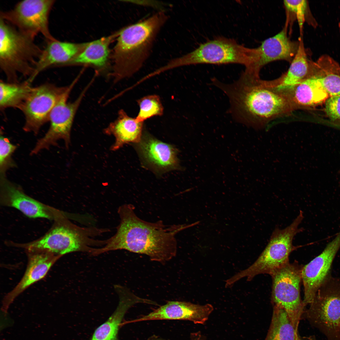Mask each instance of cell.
<instances>
[{"instance_id":"cell-21","label":"cell","mask_w":340,"mask_h":340,"mask_svg":"<svg viewBox=\"0 0 340 340\" xmlns=\"http://www.w3.org/2000/svg\"><path fill=\"white\" fill-rule=\"evenodd\" d=\"M295 110L319 104L328 99V94L323 87L318 76L311 71L306 79L291 89L285 91Z\"/></svg>"},{"instance_id":"cell-1","label":"cell","mask_w":340,"mask_h":340,"mask_svg":"<svg viewBox=\"0 0 340 340\" xmlns=\"http://www.w3.org/2000/svg\"><path fill=\"white\" fill-rule=\"evenodd\" d=\"M131 204L118 208L120 223L116 234L106 240L103 247L96 248L94 256L118 250L146 255L151 260L163 263L175 257L177 251L175 235L181 231L197 224L173 225L167 226L162 222L145 221L135 214Z\"/></svg>"},{"instance_id":"cell-2","label":"cell","mask_w":340,"mask_h":340,"mask_svg":"<svg viewBox=\"0 0 340 340\" xmlns=\"http://www.w3.org/2000/svg\"><path fill=\"white\" fill-rule=\"evenodd\" d=\"M212 81L228 97L234 118L255 128H264L295 110L286 92L277 89L272 80H262L243 72L231 84L223 83L215 78Z\"/></svg>"},{"instance_id":"cell-32","label":"cell","mask_w":340,"mask_h":340,"mask_svg":"<svg viewBox=\"0 0 340 340\" xmlns=\"http://www.w3.org/2000/svg\"><path fill=\"white\" fill-rule=\"evenodd\" d=\"M300 340H317L314 335L301 337Z\"/></svg>"},{"instance_id":"cell-29","label":"cell","mask_w":340,"mask_h":340,"mask_svg":"<svg viewBox=\"0 0 340 340\" xmlns=\"http://www.w3.org/2000/svg\"><path fill=\"white\" fill-rule=\"evenodd\" d=\"M17 146L11 143L8 139L3 135L0 138V177H5L6 172L9 169L15 167L16 164L12 158L13 154Z\"/></svg>"},{"instance_id":"cell-7","label":"cell","mask_w":340,"mask_h":340,"mask_svg":"<svg viewBox=\"0 0 340 340\" xmlns=\"http://www.w3.org/2000/svg\"><path fill=\"white\" fill-rule=\"evenodd\" d=\"M303 316L327 340H340V278L332 276L317 292Z\"/></svg>"},{"instance_id":"cell-30","label":"cell","mask_w":340,"mask_h":340,"mask_svg":"<svg viewBox=\"0 0 340 340\" xmlns=\"http://www.w3.org/2000/svg\"><path fill=\"white\" fill-rule=\"evenodd\" d=\"M325 111L332 121L340 123V95L331 96L326 100Z\"/></svg>"},{"instance_id":"cell-8","label":"cell","mask_w":340,"mask_h":340,"mask_svg":"<svg viewBox=\"0 0 340 340\" xmlns=\"http://www.w3.org/2000/svg\"><path fill=\"white\" fill-rule=\"evenodd\" d=\"M249 48L234 40L219 37L201 44L189 53L172 59L167 63L166 67L170 70L201 64H238L246 67L248 62Z\"/></svg>"},{"instance_id":"cell-13","label":"cell","mask_w":340,"mask_h":340,"mask_svg":"<svg viewBox=\"0 0 340 340\" xmlns=\"http://www.w3.org/2000/svg\"><path fill=\"white\" fill-rule=\"evenodd\" d=\"M288 26L286 24L280 31L263 41L259 47L250 48L249 64L244 72L259 76L261 69L269 63L280 60L291 63L297 52L299 42L292 41L288 37Z\"/></svg>"},{"instance_id":"cell-14","label":"cell","mask_w":340,"mask_h":340,"mask_svg":"<svg viewBox=\"0 0 340 340\" xmlns=\"http://www.w3.org/2000/svg\"><path fill=\"white\" fill-rule=\"evenodd\" d=\"M340 248V230L321 253L302 267L301 275L304 290L303 301L306 306L311 302L319 288L332 276V264Z\"/></svg>"},{"instance_id":"cell-33","label":"cell","mask_w":340,"mask_h":340,"mask_svg":"<svg viewBox=\"0 0 340 340\" xmlns=\"http://www.w3.org/2000/svg\"><path fill=\"white\" fill-rule=\"evenodd\" d=\"M149 340H165L157 337L153 336L150 338Z\"/></svg>"},{"instance_id":"cell-20","label":"cell","mask_w":340,"mask_h":340,"mask_svg":"<svg viewBox=\"0 0 340 340\" xmlns=\"http://www.w3.org/2000/svg\"><path fill=\"white\" fill-rule=\"evenodd\" d=\"M114 288L119 297L118 305L109 318L95 330L90 340H118L121 322L128 310L136 303L148 302L147 299L138 297L126 287L116 285Z\"/></svg>"},{"instance_id":"cell-36","label":"cell","mask_w":340,"mask_h":340,"mask_svg":"<svg viewBox=\"0 0 340 340\" xmlns=\"http://www.w3.org/2000/svg\"><path fill=\"white\" fill-rule=\"evenodd\" d=\"M339 186H340V184H339Z\"/></svg>"},{"instance_id":"cell-31","label":"cell","mask_w":340,"mask_h":340,"mask_svg":"<svg viewBox=\"0 0 340 340\" xmlns=\"http://www.w3.org/2000/svg\"><path fill=\"white\" fill-rule=\"evenodd\" d=\"M128 2H131V3L140 5H141L144 6H151V7H156V8H158L161 9L162 11H164L162 7L163 8L164 4V3L161 2H159L158 1H153L152 2H144V1H127Z\"/></svg>"},{"instance_id":"cell-12","label":"cell","mask_w":340,"mask_h":340,"mask_svg":"<svg viewBox=\"0 0 340 340\" xmlns=\"http://www.w3.org/2000/svg\"><path fill=\"white\" fill-rule=\"evenodd\" d=\"M67 87L47 83L33 87L19 108L25 116L24 131L38 133L41 127L49 121L52 110Z\"/></svg>"},{"instance_id":"cell-6","label":"cell","mask_w":340,"mask_h":340,"mask_svg":"<svg viewBox=\"0 0 340 340\" xmlns=\"http://www.w3.org/2000/svg\"><path fill=\"white\" fill-rule=\"evenodd\" d=\"M303 218V214L300 212L288 227L283 229L275 228L267 246L256 261L246 269L226 280L225 287L232 286L243 278L246 277L247 281H250L259 274L270 275L288 263L291 253L298 247L293 245L292 241L295 236L303 230L298 227Z\"/></svg>"},{"instance_id":"cell-5","label":"cell","mask_w":340,"mask_h":340,"mask_svg":"<svg viewBox=\"0 0 340 340\" xmlns=\"http://www.w3.org/2000/svg\"><path fill=\"white\" fill-rule=\"evenodd\" d=\"M35 38L0 18V66L8 82H19L20 74L28 78L33 74L43 51Z\"/></svg>"},{"instance_id":"cell-34","label":"cell","mask_w":340,"mask_h":340,"mask_svg":"<svg viewBox=\"0 0 340 340\" xmlns=\"http://www.w3.org/2000/svg\"><path fill=\"white\" fill-rule=\"evenodd\" d=\"M192 340H202V339L199 338H195L192 339Z\"/></svg>"},{"instance_id":"cell-22","label":"cell","mask_w":340,"mask_h":340,"mask_svg":"<svg viewBox=\"0 0 340 340\" xmlns=\"http://www.w3.org/2000/svg\"><path fill=\"white\" fill-rule=\"evenodd\" d=\"M143 124L144 122H139L135 117L128 116L124 110H120L117 119L104 130L105 133L115 137V142L111 150H116L126 144L138 143L142 136Z\"/></svg>"},{"instance_id":"cell-35","label":"cell","mask_w":340,"mask_h":340,"mask_svg":"<svg viewBox=\"0 0 340 340\" xmlns=\"http://www.w3.org/2000/svg\"><path fill=\"white\" fill-rule=\"evenodd\" d=\"M338 26H339V28L340 29V22L338 23Z\"/></svg>"},{"instance_id":"cell-23","label":"cell","mask_w":340,"mask_h":340,"mask_svg":"<svg viewBox=\"0 0 340 340\" xmlns=\"http://www.w3.org/2000/svg\"><path fill=\"white\" fill-rule=\"evenodd\" d=\"M120 30L110 36L89 42L84 50L66 66L82 65L99 69L106 68L110 54V45L119 35Z\"/></svg>"},{"instance_id":"cell-10","label":"cell","mask_w":340,"mask_h":340,"mask_svg":"<svg viewBox=\"0 0 340 340\" xmlns=\"http://www.w3.org/2000/svg\"><path fill=\"white\" fill-rule=\"evenodd\" d=\"M78 75L69 85L52 110L49 117V127L45 135L38 139L31 154H36L43 150L55 145L58 140H63L66 146L70 142L71 132L74 117L91 82L85 87L78 98L72 102L67 101L70 94L78 80Z\"/></svg>"},{"instance_id":"cell-9","label":"cell","mask_w":340,"mask_h":340,"mask_svg":"<svg viewBox=\"0 0 340 340\" xmlns=\"http://www.w3.org/2000/svg\"><path fill=\"white\" fill-rule=\"evenodd\" d=\"M302 267L297 262H289L270 275L273 305L286 311L293 326L297 330L306 309L300 292Z\"/></svg>"},{"instance_id":"cell-19","label":"cell","mask_w":340,"mask_h":340,"mask_svg":"<svg viewBox=\"0 0 340 340\" xmlns=\"http://www.w3.org/2000/svg\"><path fill=\"white\" fill-rule=\"evenodd\" d=\"M47 42L33 74L27 79L31 83L40 72L48 68L65 66L78 56L88 43L62 42L56 39Z\"/></svg>"},{"instance_id":"cell-3","label":"cell","mask_w":340,"mask_h":340,"mask_svg":"<svg viewBox=\"0 0 340 340\" xmlns=\"http://www.w3.org/2000/svg\"><path fill=\"white\" fill-rule=\"evenodd\" d=\"M168 18L165 11H159L120 30L112 55L114 82L132 76L141 68Z\"/></svg>"},{"instance_id":"cell-25","label":"cell","mask_w":340,"mask_h":340,"mask_svg":"<svg viewBox=\"0 0 340 340\" xmlns=\"http://www.w3.org/2000/svg\"><path fill=\"white\" fill-rule=\"evenodd\" d=\"M298 330L292 324L286 311L274 305L270 324L265 340H300Z\"/></svg>"},{"instance_id":"cell-28","label":"cell","mask_w":340,"mask_h":340,"mask_svg":"<svg viewBox=\"0 0 340 340\" xmlns=\"http://www.w3.org/2000/svg\"><path fill=\"white\" fill-rule=\"evenodd\" d=\"M284 4L287 14H293L297 19L301 33H302L303 24L306 21L314 27L317 26V23L310 15L307 1L284 0Z\"/></svg>"},{"instance_id":"cell-17","label":"cell","mask_w":340,"mask_h":340,"mask_svg":"<svg viewBox=\"0 0 340 340\" xmlns=\"http://www.w3.org/2000/svg\"><path fill=\"white\" fill-rule=\"evenodd\" d=\"M28 255L27 268L22 278L7 295L3 302V311L7 312L10 304L20 294L43 278L56 261L60 257L43 251H26Z\"/></svg>"},{"instance_id":"cell-24","label":"cell","mask_w":340,"mask_h":340,"mask_svg":"<svg viewBox=\"0 0 340 340\" xmlns=\"http://www.w3.org/2000/svg\"><path fill=\"white\" fill-rule=\"evenodd\" d=\"M299 42L297 52L287 71L279 78L273 80L278 90H288L310 75V60L308 59L302 38H299Z\"/></svg>"},{"instance_id":"cell-27","label":"cell","mask_w":340,"mask_h":340,"mask_svg":"<svg viewBox=\"0 0 340 340\" xmlns=\"http://www.w3.org/2000/svg\"><path fill=\"white\" fill-rule=\"evenodd\" d=\"M139 110L136 120L144 122L154 116H161L163 114L164 107L160 96L155 94L144 96L137 100Z\"/></svg>"},{"instance_id":"cell-26","label":"cell","mask_w":340,"mask_h":340,"mask_svg":"<svg viewBox=\"0 0 340 340\" xmlns=\"http://www.w3.org/2000/svg\"><path fill=\"white\" fill-rule=\"evenodd\" d=\"M27 80L22 82H10L1 80L0 82V108L19 109L31 92L33 87Z\"/></svg>"},{"instance_id":"cell-16","label":"cell","mask_w":340,"mask_h":340,"mask_svg":"<svg viewBox=\"0 0 340 340\" xmlns=\"http://www.w3.org/2000/svg\"><path fill=\"white\" fill-rule=\"evenodd\" d=\"M213 310L210 304L200 305L179 301H169L147 314L129 321L135 322L157 320H183L203 324Z\"/></svg>"},{"instance_id":"cell-11","label":"cell","mask_w":340,"mask_h":340,"mask_svg":"<svg viewBox=\"0 0 340 340\" xmlns=\"http://www.w3.org/2000/svg\"><path fill=\"white\" fill-rule=\"evenodd\" d=\"M55 1L24 0L12 9L1 11L0 18L22 33L34 38L42 34L47 41L55 38L49 27V14Z\"/></svg>"},{"instance_id":"cell-15","label":"cell","mask_w":340,"mask_h":340,"mask_svg":"<svg viewBox=\"0 0 340 340\" xmlns=\"http://www.w3.org/2000/svg\"><path fill=\"white\" fill-rule=\"evenodd\" d=\"M0 198L2 206L14 208L30 218L54 220L62 212L29 196L5 177H0Z\"/></svg>"},{"instance_id":"cell-18","label":"cell","mask_w":340,"mask_h":340,"mask_svg":"<svg viewBox=\"0 0 340 340\" xmlns=\"http://www.w3.org/2000/svg\"><path fill=\"white\" fill-rule=\"evenodd\" d=\"M139 153L144 162L157 172L176 169L178 162L176 149L148 134L142 136L137 143Z\"/></svg>"},{"instance_id":"cell-4","label":"cell","mask_w":340,"mask_h":340,"mask_svg":"<svg viewBox=\"0 0 340 340\" xmlns=\"http://www.w3.org/2000/svg\"><path fill=\"white\" fill-rule=\"evenodd\" d=\"M54 220L50 229L39 238L25 244L13 242L12 245L26 251H45L61 257L77 252L91 254L95 248L92 247L105 244V240H95L94 237L108 231L107 229L79 226L71 222L64 213Z\"/></svg>"}]
</instances>
